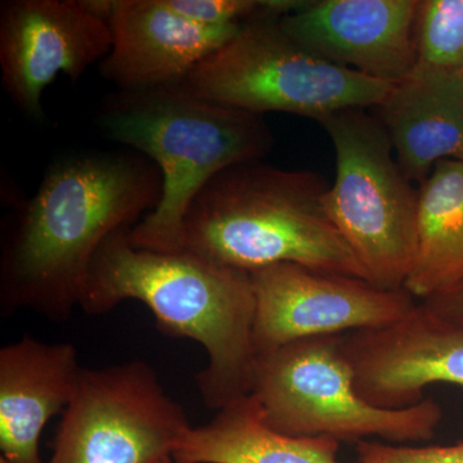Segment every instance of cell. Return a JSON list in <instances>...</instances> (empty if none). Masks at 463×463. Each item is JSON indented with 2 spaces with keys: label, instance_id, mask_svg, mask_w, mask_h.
I'll return each mask as SVG.
<instances>
[{
  "label": "cell",
  "instance_id": "1",
  "mask_svg": "<svg viewBox=\"0 0 463 463\" xmlns=\"http://www.w3.org/2000/svg\"><path fill=\"white\" fill-rule=\"evenodd\" d=\"M163 176L129 152H81L54 161L9 224L0 257V310L65 321L80 303L102 243L154 212Z\"/></svg>",
  "mask_w": 463,
  "mask_h": 463
},
{
  "label": "cell",
  "instance_id": "2",
  "mask_svg": "<svg viewBox=\"0 0 463 463\" xmlns=\"http://www.w3.org/2000/svg\"><path fill=\"white\" fill-rule=\"evenodd\" d=\"M129 231L116 232L91 261L79 307L99 316L125 300L147 306L164 334L205 347L196 376L210 410L221 411L252 392L255 295L250 273L194 254L138 249Z\"/></svg>",
  "mask_w": 463,
  "mask_h": 463
},
{
  "label": "cell",
  "instance_id": "3",
  "mask_svg": "<svg viewBox=\"0 0 463 463\" xmlns=\"http://www.w3.org/2000/svg\"><path fill=\"white\" fill-rule=\"evenodd\" d=\"M99 127L109 139L154 161L163 194L154 212L129 231L136 248L183 250L188 209L207 183L228 167L257 163L273 147L261 116L219 105L187 81L109 94Z\"/></svg>",
  "mask_w": 463,
  "mask_h": 463
},
{
  "label": "cell",
  "instance_id": "4",
  "mask_svg": "<svg viewBox=\"0 0 463 463\" xmlns=\"http://www.w3.org/2000/svg\"><path fill=\"white\" fill-rule=\"evenodd\" d=\"M319 174L249 163L207 183L188 209L183 249L243 272L298 264L368 282L326 207Z\"/></svg>",
  "mask_w": 463,
  "mask_h": 463
},
{
  "label": "cell",
  "instance_id": "5",
  "mask_svg": "<svg viewBox=\"0 0 463 463\" xmlns=\"http://www.w3.org/2000/svg\"><path fill=\"white\" fill-rule=\"evenodd\" d=\"M251 394L274 430L339 443L430 440L443 420L440 404L430 398L402 410L364 401L355 389L344 335L298 340L258 355Z\"/></svg>",
  "mask_w": 463,
  "mask_h": 463
},
{
  "label": "cell",
  "instance_id": "6",
  "mask_svg": "<svg viewBox=\"0 0 463 463\" xmlns=\"http://www.w3.org/2000/svg\"><path fill=\"white\" fill-rule=\"evenodd\" d=\"M336 154L326 194L331 221L354 252L368 282L404 288L417 251L419 192L405 178L385 128L365 109L319 118Z\"/></svg>",
  "mask_w": 463,
  "mask_h": 463
},
{
  "label": "cell",
  "instance_id": "7",
  "mask_svg": "<svg viewBox=\"0 0 463 463\" xmlns=\"http://www.w3.org/2000/svg\"><path fill=\"white\" fill-rule=\"evenodd\" d=\"M200 96L261 116L288 112L318 121L345 109L376 108L394 83L327 62L295 42L279 18H260L210 54L187 78Z\"/></svg>",
  "mask_w": 463,
  "mask_h": 463
},
{
  "label": "cell",
  "instance_id": "8",
  "mask_svg": "<svg viewBox=\"0 0 463 463\" xmlns=\"http://www.w3.org/2000/svg\"><path fill=\"white\" fill-rule=\"evenodd\" d=\"M47 463H163L191 428L142 361L84 368Z\"/></svg>",
  "mask_w": 463,
  "mask_h": 463
},
{
  "label": "cell",
  "instance_id": "9",
  "mask_svg": "<svg viewBox=\"0 0 463 463\" xmlns=\"http://www.w3.org/2000/svg\"><path fill=\"white\" fill-rule=\"evenodd\" d=\"M250 277L257 356L309 337L386 327L417 307L404 288H380L364 279L303 265H270L250 272Z\"/></svg>",
  "mask_w": 463,
  "mask_h": 463
},
{
  "label": "cell",
  "instance_id": "10",
  "mask_svg": "<svg viewBox=\"0 0 463 463\" xmlns=\"http://www.w3.org/2000/svg\"><path fill=\"white\" fill-rule=\"evenodd\" d=\"M108 21L88 0H5L0 5V70L21 114L44 116L43 93L60 76L79 80L111 51Z\"/></svg>",
  "mask_w": 463,
  "mask_h": 463
},
{
  "label": "cell",
  "instance_id": "11",
  "mask_svg": "<svg viewBox=\"0 0 463 463\" xmlns=\"http://www.w3.org/2000/svg\"><path fill=\"white\" fill-rule=\"evenodd\" d=\"M356 392L383 410L412 407L432 383L463 386V322L417 304L401 321L344 334Z\"/></svg>",
  "mask_w": 463,
  "mask_h": 463
},
{
  "label": "cell",
  "instance_id": "12",
  "mask_svg": "<svg viewBox=\"0 0 463 463\" xmlns=\"http://www.w3.org/2000/svg\"><path fill=\"white\" fill-rule=\"evenodd\" d=\"M417 0H313L279 18L315 56L397 83L419 63Z\"/></svg>",
  "mask_w": 463,
  "mask_h": 463
},
{
  "label": "cell",
  "instance_id": "13",
  "mask_svg": "<svg viewBox=\"0 0 463 463\" xmlns=\"http://www.w3.org/2000/svg\"><path fill=\"white\" fill-rule=\"evenodd\" d=\"M108 21L111 51L100 75L118 91L181 83L245 25L207 26L175 14L164 0H88Z\"/></svg>",
  "mask_w": 463,
  "mask_h": 463
},
{
  "label": "cell",
  "instance_id": "14",
  "mask_svg": "<svg viewBox=\"0 0 463 463\" xmlns=\"http://www.w3.org/2000/svg\"><path fill=\"white\" fill-rule=\"evenodd\" d=\"M84 368L69 343L25 335L0 350V450L8 463H44L39 441L52 417L65 412Z\"/></svg>",
  "mask_w": 463,
  "mask_h": 463
},
{
  "label": "cell",
  "instance_id": "15",
  "mask_svg": "<svg viewBox=\"0 0 463 463\" xmlns=\"http://www.w3.org/2000/svg\"><path fill=\"white\" fill-rule=\"evenodd\" d=\"M405 178L422 184L439 161L463 160V75L417 63L379 106Z\"/></svg>",
  "mask_w": 463,
  "mask_h": 463
},
{
  "label": "cell",
  "instance_id": "16",
  "mask_svg": "<svg viewBox=\"0 0 463 463\" xmlns=\"http://www.w3.org/2000/svg\"><path fill=\"white\" fill-rule=\"evenodd\" d=\"M340 443L294 437L270 428L250 394L218 411L209 423L188 429L174 447V463H341Z\"/></svg>",
  "mask_w": 463,
  "mask_h": 463
},
{
  "label": "cell",
  "instance_id": "17",
  "mask_svg": "<svg viewBox=\"0 0 463 463\" xmlns=\"http://www.w3.org/2000/svg\"><path fill=\"white\" fill-rule=\"evenodd\" d=\"M463 281V160L439 161L419 191L417 251L404 288L422 300Z\"/></svg>",
  "mask_w": 463,
  "mask_h": 463
},
{
  "label": "cell",
  "instance_id": "18",
  "mask_svg": "<svg viewBox=\"0 0 463 463\" xmlns=\"http://www.w3.org/2000/svg\"><path fill=\"white\" fill-rule=\"evenodd\" d=\"M419 62L438 69H463V0H420Z\"/></svg>",
  "mask_w": 463,
  "mask_h": 463
},
{
  "label": "cell",
  "instance_id": "19",
  "mask_svg": "<svg viewBox=\"0 0 463 463\" xmlns=\"http://www.w3.org/2000/svg\"><path fill=\"white\" fill-rule=\"evenodd\" d=\"M355 450L359 463H463V441L453 446L411 447L362 440Z\"/></svg>",
  "mask_w": 463,
  "mask_h": 463
},
{
  "label": "cell",
  "instance_id": "20",
  "mask_svg": "<svg viewBox=\"0 0 463 463\" xmlns=\"http://www.w3.org/2000/svg\"><path fill=\"white\" fill-rule=\"evenodd\" d=\"M422 303L444 318L463 322V281L425 298Z\"/></svg>",
  "mask_w": 463,
  "mask_h": 463
},
{
  "label": "cell",
  "instance_id": "21",
  "mask_svg": "<svg viewBox=\"0 0 463 463\" xmlns=\"http://www.w3.org/2000/svg\"><path fill=\"white\" fill-rule=\"evenodd\" d=\"M163 463H174L172 457H170V458H166Z\"/></svg>",
  "mask_w": 463,
  "mask_h": 463
},
{
  "label": "cell",
  "instance_id": "22",
  "mask_svg": "<svg viewBox=\"0 0 463 463\" xmlns=\"http://www.w3.org/2000/svg\"><path fill=\"white\" fill-rule=\"evenodd\" d=\"M0 463H8L3 457H0Z\"/></svg>",
  "mask_w": 463,
  "mask_h": 463
},
{
  "label": "cell",
  "instance_id": "23",
  "mask_svg": "<svg viewBox=\"0 0 463 463\" xmlns=\"http://www.w3.org/2000/svg\"><path fill=\"white\" fill-rule=\"evenodd\" d=\"M461 74L463 75V69L461 70Z\"/></svg>",
  "mask_w": 463,
  "mask_h": 463
}]
</instances>
